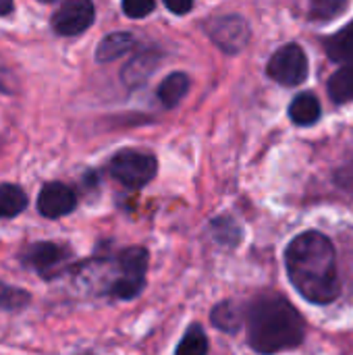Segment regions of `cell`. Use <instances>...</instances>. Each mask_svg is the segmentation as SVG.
<instances>
[{
  "instance_id": "9a60e30c",
  "label": "cell",
  "mask_w": 353,
  "mask_h": 355,
  "mask_svg": "<svg viewBox=\"0 0 353 355\" xmlns=\"http://www.w3.org/2000/svg\"><path fill=\"white\" fill-rule=\"evenodd\" d=\"M27 208V196L19 185L0 183V218H15Z\"/></svg>"
},
{
  "instance_id": "d6986e66",
  "label": "cell",
  "mask_w": 353,
  "mask_h": 355,
  "mask_svg": "<svg viewBox=\"0 0 353 355\" xmlns=\"http://www.w3.org/2000/svg\"><path fill=\"white\" fill-rule=\"evenodd\" d=\"M29 304V293L0 281V312H15Z\"/></svg>"
},
{
  "instance_id": "6da1fadb",
  "label": "cell",
  "mask_w": 353,
  "mask_h": 355,
  "mask_svg": "<svg viewBox=\"0 0 353 355\" xmlns=\"http://www.w3.org/2000/svg\"><path fill=\"white\" fill-rule=\"evenodd\" d=\"M289 281L312 304L327 306L339 297L337 256L331 239L318 231L298 235L285 250Z\"/></svg>"
},
{
  "instance_id": "cb8c5ba5",
  "label": "cell",
  "mask_w": 353,
  "mask_h": 355,
  "mask_svg": "<svg viewBox=\"0 0 353 355\" xmlns=\"http://www.w3.org/2000/svg\"><path fill=\"white\" fill-rule=\"evenodd\" d=\"M171 12H175V15H185V12H189L191 8H193V2L191 0H181V2H177V0H166V4H164Z\"/></svg>"
},
{
  "instance_id": "ac0fdd59",
  "label": "cell",
  "mask_w": 353,
  "mask_h": 355,
  "mask_svg": "<svg viewBox=\"0 0 353 355\" xmlns=\"http://www.w3.org/2000/svg\"><path fill=\"white\" fill-rule=\"evenodd\" d=\"M208 354V337L200 324H191L177 345L175 355H206Z\"/></svg>"
},
{
  "instance_id": "484cf974",
  "label": "cell",
  "mask_w": 353,
  "mask_h": 355,
  "mask_svg": "<svg viewBox=\"0 0 353 355\" xmlns=\"http://www.w3.org/2000/svg\"><path fill=\"white\" fill-rule=\"evenodd\" d=\"M85 355H89V354H85Z\"/></svg>"
},
{
  "instance_id": "9c48e42d",
  "label": "cell",
  "mask_w": 353,
  "mask_h": 355,
  "mask_svg": "<svg viewBox=\"0 0 353 355\" xmlns=\"http://www.w3.org/2000/svg\"><path fill=\"white\" fill-rule=\"evenodd\" d=\"M77 208L75 191L58 181L46 183L37 193V212L50 220L71 214Z\"/></svg>"
},
{
  "instance_id": "8fae6325",
  "label": "cell",
  "mask_w": 353,
  "mask_h": 355,
  "mask_svg": "<svg viewBox=\"0 0 353 355\" xmlns=\"http://www.w3.org/2000/svg\"><path fill=\"white\" fill-rule=\"evenodd\" d=\"M133 46H135V37H133L129 31H114V33H108V35L98 44L96 60H98V62H112V60H117L119 56L127 54Z\"/></svg>"
},
{
  "instance_id": "44dd1931",
  "label": "cell",
  "mask_w": 353,
  "mask_h": 355,
  "mask_svg": "<svg viewBox=\"0 0 353 355\" xmlns=\"http://www.w3.org/2000/svg\"><path fill=\"white\" fill-rule=\"evenodd\" d=\"M156 8L154 0H125L123 2V12L131 19H144Z\"/></svg>"
},
{
  "instance_id": "e0dca14e",
  "label": "cell",
  "mask_w": 353,
  "mask_h": 355,
  "mask_svg": "<svg viewBox=\"0 0 353 355\" xmlns=\"http://www.w3.org/2000/svg\"><path fill=\"white\" fill-rule=\"evenodd\" d=\"M210 320H212V324H214L216 329H221V331L233 335V333H237V331L241 329L243 316H241L239 308H237L233 302H223V304H218V306L212 310Z\"/></svg>"
},
{
  "instance_id": "7c38bea8",
  "label": "cell",
  "mask_w": 353,
  "mask_h": 355,
  "mask_svg": "<svg viewBox=\"0 0 353 355\" xmlns=\"http://www.w3.org/2000/svg\"><path fill=\"white\" fill-rule=\"evenodd\" d=\"M320 102L314 94L310 92H304L300 96L293 98V102L289 104V116L295 125H302V127H308V125H314L318 119H320Z\"/></svg>"
},
{
  "instance_id": "7402d4cb",
  "label": "cell",
  "mask_w": 353,
  "mask_h": 355,
  "mask_svg": "<svg viewBox=\"0 0 353 355\" xmlns=\"http://www.w3.org/2000/svg\"><path fill=\"white\" fill-rule=\"evenodd\" d=\"M335 183L347 191V193H353V152L345 158V162L335 171Z\"/></svg>"
},
{
  "instance_id": "3957f363",
  "label": "cell",
  "mask_w": 353,
  "mask_h": 355,
  "mask_svg": "<svg viewBox=\"0 0 353 355\" xmlns=\"http://www.w3.org/2000/svg\"><path fill=\"white\" fill-rule=\"evenodd\" d=\"M117 277L110 281L106 293L117 300H133L146 287L148 252L144 248H127L114 260Z\"/></svg>"
},
{
  "instance_id": "7a4b0ae2",
  "label": "cell",
  "mask_w": 353,
  "mask_h": 355,
  "mask_svg": "<svg viewBox=\"0 0 353 355\" xmlns=\"http://www.w3.org/2000/svg\"><path fill=\"white\" fill-rule=\"evenodd\" d=\"M248 341L252 349L273 355L298 347L306 337L302 314L279 293L258 295L248 308Z\"/></svg>"
},
{
  "instance_id": "603a6c76",
  "label": "cell",
  "mask_w": 353,
  "mask_h": 355,
  "mask_svg": "<svg viewBox=\"0 0 353 355\" xmlns=\"http://www.w3.org/2000/svg\"><path fill=\"white\" fill-rule=\"evenodd\" d=\"M15 92H17V77L0 56V94H15Z\"/></svg>"
},
{
  "instance_id": "d4e9b609",
  "label": "cell",
  "mask_w": 353,
  "mask_h": 355,
  "mask_svg": "<svg viewBox=\"0 0 353 355\" xmlns=\"http://www.w3.org/2000/svg\"><path fill=\"white\" fill-rule=\"evenodd\" d=\"M12 8H15L12 2H0V15H8V12H12Z\"/></svg>"
},
{
  "instance_id": "5bb4252c",
  "label": "cell",
  "mask_w": 353,
  "mask_h": 355,
  "mask_svg": "<svg viewBox=\"0 0 353 355\" xmlns=\"http://www.w3.org/2000/svg\"><path fill=\"white\" fill-rule=\"evenodd\" d=\"M189 92V77L185 73H171L158 87V98L164 106H177Z\"/></svg>"
},
{
  "instance_id": "277c9868",
  "label": "cell",
  "mask_w": 353,
  "mask_h": 355,
  "mask_svg": "<svg viewBox=\"0 0 353 355\" xmlns=\"http://www.w3.org/2000/svg\"><path fill=\"white\" fill-rule=\"evenodd\" d=\"M158 171V162L152 154L139 150H121L108 162V173L121 185L129 189L146 187Z\"/></svg>"
},
{
  "instance_id": "2e32d148",
  "label": "cell",
  "mask_w": 353,
  "mask_h": 355,
  "mask_svg": "<svg viewBox=\"0 0 353 355\" xmlns=\"http://www.w3.org/2000/svg\"><path fill=\"white\" fill-rule=\"evenodd\" d=\"M329 96L337 104L353 102V62L341 67L331 79H329Z\"/></svg>"
},
{
  "instance_id": "52a82bcc",
  "label": "cell",
  "mask_w": 353,
  "mask_h": 355,
  "mask_svg": "<svg viewBox=\"0 0 353 355\" xmlns=\"http://www.w3.org/2000/svg\"><path fill=\"white\" fill-rule=\"evenodd\" d=\"M96 19V8L92 2L87 0H69L64 4H60L52 19H50V25L54 29V33L58 35H79L83 33L85 29L92 27Z\"/></svg>"
},
{
  "instance_id": "ffe728a7",
  "label": "cell",
  "mask_w": 353,
  "mask_h": 355,
  "mask_svg": "<svg viewBox=\"0 0 353 355\" xmlns=\"http://www.w3.org/2000/svg\"><path fill=\"white\" fill-rule=\"evenodd\" d=\"M345 8H347V2H343V0H318V2H312L310 17L320 19V21H329V19L337 17L339 12H343Z\"/></svg>"
},
{
  "instance_id": "ba28073f",
  "label": "cell",
  "mask_w": 353,
  "mask_h": 355,
  "mask_svg": "<svg viewBox=\"0 0 353 355\" xmlns=\"http://www.w3.org/2000/svg\"><path fill=\"white\" fill-rule=\"evenodd\" d=\"M71 258V252L58 243H33L23 252V264L31 270H35L44 279H54L60 275V270L67 266Z\"/></svg>"
},
{
  "instance_id": "4fadbf2b",
  "label": "cell",
  "mask_w": 353,
  "mask_h": 355,
  "mask_svg": "<svg viewBox=\"0 0 353 355\" xmlns=\"http://www.w3.org/2000/svg\"><path fill=\"white\" fill-rule=\"evenodd\" d=\"M325 50L333 60L339 62H353V21L339 29L335 35L325 40Z\"/></svg>"
},
{
  "instance_id": "30bf717a",
  "label": "cell",
  "mask_w": 353,
  "mask_h": 355,
  "mask_svg": "<svg viewBox=\"0 0 353 355\" xmlns=\"http://www.w3.org/2000/svg\"><path fill=\"white\" fill-rule=\"evenodd\" d=\"M158 62H160V52H158V50L146 48V50L137 52V54L123 67V71H121L123 83H125L127 87H131V89L144 85V83L150 79V75L156 71Z\"/></svg>"
},
{
  "instance_id": "8992f818",
  "label": "cell",
  "mask_w": 353,
  "mask_h": 355,
  "mask_svg": "<svg viewBox=\"0 0 353 355\" xmlns=\"http://www.w3.org/2000/svg\"><path fill=\"white\" fill-rule=\"evenodd\" d=\"M206 31L210 40L227 54H237L241 52L248 42H250V25L243 17L239 15H223V17H212L206 23Z\"/></svg>"
},
{
  "instance_id": "5b68a950",
  "label": "cell",
  "mask_w": 353,
  "mask_h": 355,
  "mask_svg": "<svg viewBox=\"0 0 353 355\" xmlns=\"http://www.w3.org/2000/svg\"><path fill=\"white\" fill-rule=\"evenodd\" d=\"M266 73L281 85L295 87L308 79V56L302 46L285 44L268 60Z\"/></svg>"
}]
</instances>
